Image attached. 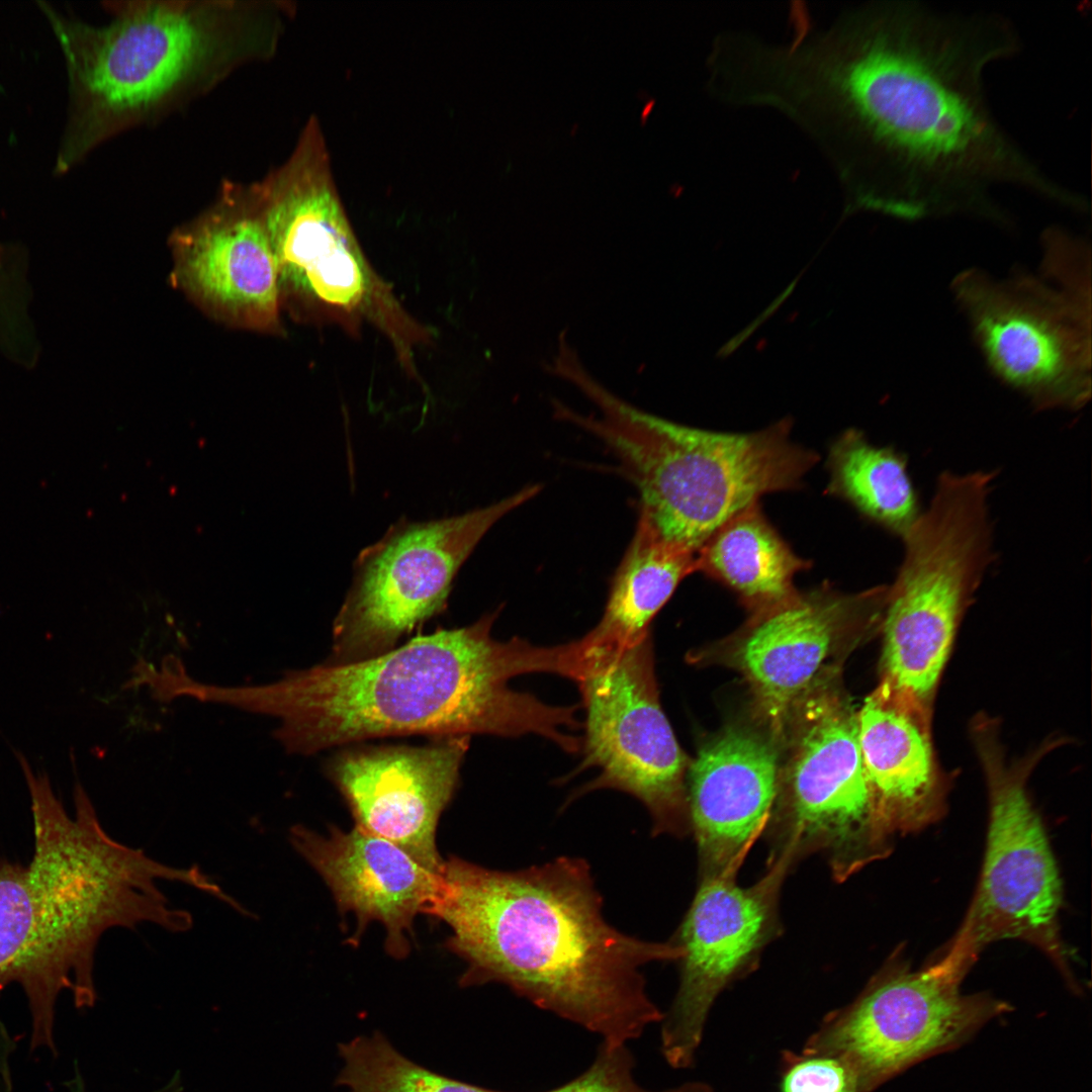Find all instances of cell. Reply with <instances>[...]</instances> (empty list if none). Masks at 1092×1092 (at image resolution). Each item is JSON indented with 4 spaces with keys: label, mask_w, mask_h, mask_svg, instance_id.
I'll list each match as a JSON object with an SVG mask.
<instances>
[{
    "label": "cell",
    "mask_w": 1092,
    "mask_h": 1092,
    "mask_svg": "<svg viewBox=\"0 0 1092 1092\" xmlns=\"http://www.w3.org/2000/svg\"><path fill=\"white\" fill-rule=\"evenodd\" d=\"M828 468L831 493L892 535L902 539L923 511L907 456L872 444L857 430L844 432L833 443Z\"/></svg>",
    "instance_id": "obj_24"
},
{
    "label": "cell",
    "mask_w": 1092,
    "mask_h": 1092,
    "mask_svg": "<svg viewBox=\"0 0 1092 1092\" xmlns=\"http://www.w3.org/2000/svg\"><path fill=\"white\" fill-rule=\"evenodd\" d=\"M887 593L886 584L855 594L823 584L753 615L731 662L749 682L775 735H782L793 707L840 639H862L881 627Z\"/></svg>",
    "instance_id": "obj_16"
},
{
    "label": "cell",
    "mask_w": 1092,
    "mask_h": 1092,
    "mask_svg": "<svg viewBox=\"0 0 1092 1092\" xmlns=\"http://www.w3.org/2000/svg\"><path fill=\"white\" fill-rule=\"evenodd\" d=\"M697 571L733 590L754 614L797 594L795 575L810 567L782 538L756 503L717 530L696 555Z\"/></svg>",
    "instance_id": "obj_23"
},
{
    "label": "cell",
    "mask_w": 1092,
    "mask_h": 1092,
    "mask_svg": "<svg viewBox=\"0 0 1092 1092\" xmlns=\"http://www.w3.org/2000/svg\"><path fill=\"white\" fill-rule=\"evenodd\" d=\"M498 611L466 627L419 635L374 657L292 671L261 687V712L282 719L276 737L288 751L302 754L385 736L531 733L578 752L581 739L566 731L579 726L576 706H550L509 685L533 672L572 678L571 643L494 639Z\"/></svg>",
    "instance_id": "obj_3"
},
{
    "label": "cell",
    "mask_w": 1092,
    "mask_h": 1092,
    "mask_svg": "<svg viewBox=\"0 0 1092 1092\" xmlns=\"http://www.w3.org/2000/svg\"><path fill=\"white\" fill-rule=\"evenodd\" d=\"M635 1061L625 1043L603 1042L590 1066L574 1079L544 1092H713L703 1082H688L661 1091H651L634 1077Z\"/></svg>",
    "instance_id": "obj_26"
},
{
    "label": "cell",
    "mask_w": 1092,
    "mask_h": 1092,
    "mask_svg": "<svg viewBox=\"0 0 1092 1092\" xmlns=\"http://www.w3.org/2000/svg\"><path fill=\"white\" fill-rule=\"evenodd\" d=\"M575 385L600 408L557 415L600 438L640 494V513L665 541L697 554L725 523L767 493L802 485L818 455L789 437L787 424L725 433L676 424L615 396L588 374Z\"/></svg>",
    "instance_id": "obj_6"
},
{
    "label": "cell",
    "mask_w": 1092,
    "mask_h": 1092,
    "mask_svg": "<svg viewBox=\"0 0 1092 1092\" xmlns=\"http://www.w3.org/2000/svg\"><path fill=\"white\" fill-rule=\"evenodd\" d=\"M969 969L944 953L922 970L894 971L827 1017L804 1051L842 1061L860 1092H872L917 1062L963 1043L1008 1009L990 996L961 992Z\"/></svg>",
    "instance_id": "obj_13"
},
{
    "label": "cell",
    "mask_w": 1092,
    "mask_h": 1092,
    "mask_svg": "<svg viewBox=\"0 0 1092 1092\" xmlns=\"http://www.w3.org/2000/svg\"><path fill=\"white\" fill-rule=\"evenodd\" d=\"M995 478L994 470L941 472L929 505L902 538L904 556L888 585L880 684L929 710L958 626L995 559Z\"/></svg>",
    "instance_id": "obj_8"
},
{
    "label": "cell",
    "mask_w": 1092,
    "mask_h": 1092,
    "mask_svg": "<svg viewBox=\"0 0 1092 1092\" xmlns=\"http://www.w3.org/2000/svg\"><path fill=\"white\" fill-rule=\"evenodd\" d=\"M696 553L662 539L641 517L614 575L603 616L577 640L584 658L621 651L647 636L680 581L697 571Z\"/></svg>",
    "instance_id": "obj_22"
},
{
    "label": "cell",
    "mask_w": 1092,
    "mask_h": 1092,
    "mask_svg": "<svg viewBox=\"0 0 1092 1092\" xmlns=\"http://www.w3.org/2000/svg\"><path fill=\"white\" fill-rule=\"evenodd\" d=\"M427 914L451 930L447 947L467 965L461 987L499 983L607 1043H627L664 1013L643 969L675 961V941L626 934L603 914L582 857L559 856L517 871L444 860Z\"/></svg>",
    "instance_id": "obj_2"
},
{
    "label": "cell",
    "mask_w": 1092,
    "mask_h": 1092,
    "mask_svg": "<svg viewBox=\"0 0 1092 1092\" xmlns=\"http://www.w3.org/2000/svg\"><path fill=\"white\" fill-rule=\"evenodd\" d=\"M973 728L989 793L986 851L974 899L946 952L971 967L985 945L1016 938L1040 948L1068 976L1061 880L1026 791L1032 765L1006 763L994 721L978 719Z\"/></svg>",
    "instance_id": "obj_10"
},
{
    "label": "cell",
    "mask_w": 1092,
    "mask_h": 1092,
    "mask_svg": "<svg viewBox=\"0 0 1092 1092\" xmlns=\"http://www.w3.org/2000/svg\"><path fill=\"white\" fill-rule=\"evenodd\" d=\"M285 288L317 315L356 328L368 321L413 366L423 331L374 272L341 202L321 126L312 117L289 158L250 184Z\"/></svg>",
    "instance_id": "obj_9"
},
{
    "label": "cell",
    "mask_w": 1092,
    "mask_h": 1092,
    "mask_svg": "<svg viewBox=\"0 0 1092 1092\" xmlns=\"http://www.w3.org/2000/svg\"><path fill=\"white\" fill-rule=\"evenodd\" d=\"M154 1092H178V1091L173 1090V1089H160V1090H156Z\"/></svg>",
    "instance_id": "obj_29"
},
{
    "label": "cell",
    "mask_w": 1092,
    "mask_h": 1092,
    "mask_svg": "<svg viewBox=\"0 0 1092 1092\" xmlns=\"http://www.w3.org/2000/svg\"><path fill=\"white\" fill-rule=\"evenodd\" d=\"M576 681L585 709L577 771L599 775L575 796L615 789L639 800L651 833L681 835L689 825V759L661 708L650 635L618 652L583 660Z\"/></svg>",
    "instance_id": "obj_12"
},
{
    "label": "cell",
    "mask_w": 1092,
    "mask_h": 1092,
    "mask_svg": "<svg viewBox=\"0 0 1092 1092\" xmlns=\"http://www.w3.org/2000/svg\"><path fill=\"white\" fill-rule=\"evenodd\" d=\"M336 1084L347 1092H505L435 1072L403 1056L380 1031L338 1044Z\"/></svg>",
    "instance_id": "obj_25"
},
{
    "label": "cell",
    "mask_w": 1092,
    "mask_h": 1092,
    "mask_svg": "<svg viewBox=\"0 0 1092 1092\" xmlns=\"http://www.w3.org/2000/svg\"><path fill=\"white\" fill-rule=\"evenodd\" d=\"M17 755L31 797L34 850L24 866L0 859V992L12 983L22 987L30 1050L57 1056L58 997L69 990L79 1009L96 1003L93 966L101 935L144 922L188 931L192 915L172 906L157 881L198 889L204 876L197 866H168L112 839L79 784L71 818L48 777L35 776Z\"/></svg>",
    "instance_id": "obj_4"
},
{
    "label": "cell",
    "mask_w": 1092,
    "mask_h": 1092,
    "mask_svg": "<svg viewBox=\"0 0 1092 1092\" xmlns=\"http://www.w3.org/2000/svg\"><path fill=\"white\" fill-rule=\"evenodd\" d=\"M470 736L439 737L421 747L348 750L329 765L355 827L386 839L440 873L436 832L459 782Z\"/></svg>",
    "instance_id": "obj_17"
},
{
    "label": "cell",
    "mask_w": 1092,
    "mask_h": 1092,
    "mask_svg": "<svg viewBox=\"0 0 1092 1092\" xmlns=\"http://www.w3.org/2000/svg\"><path fill=\"white\" fill-rule=\"evenodd\" d=\"M175 243L179 279L196 296L251 324L276 322L277 263L249 185L225 181L216 204Z\"/></svg>",
    "instance_id": "obj_20"
},
{
    "label": "cell",
    "mask_w": 1092,
    "mask_h": 1092,
    "mask_svg": "<svg viewBox=\"0 0 1092 1092\" xmlns=\"http://www.w3.org/2000/svg\"><path fill=\"white\" fill-rule=\"evenodd\" d=\"M931 713L882 684L857 712L863 767L888 835L920 829L944 809L946 785L934 756Z\"/></svg>",
    "instance_id": "obj_21"
},
{
    "label": "cell",
    "mask_w": 1092,
    "mask_h": 1092,
    "mask_svg": "<svg viewBox=\"0 0 1092 1092\" xmlns=\"http://www.w3.org/2000/svg\"><path fill=\"white\" fill-rule=\"evenodd\" d=\"M780 1092H860L854 1073L835 1057L804 1051L783 1054Z\"/></svg>",
    "instance_id": "obj_27"
},
{
    "label": "cell",
    "mask_w": 1092,
    "mask_h": 1092,
    "mask_svg": "<svg viewBox=\"0 0 1092 1092\" xmlns=\"http://www.w3.org/2000/svg\"><path fill=\"white\" fill-rule=\"evenodd\" d=\"M39 5L70 79L72 109L59 170L268 57L279 21L278 9L259 1H118L99 25Z\"/></svg>",
    "instance_id": "obj_5"
},
{
    "label": "cell",
    "mask_w": 1092,
    "mask_h": 1092,
    "mask_svg": "<svg viewBox=\"0 0 1092 1092\" xmlns=\"http://www.w3.org/2000/svg\"><path fill=\"white\" fill-rule=\"evenodd\" d=\"M540 489L530 485L455 517L393 524L355 561L352 585L334 621L329 661L348 663L382 654L442 612L456 573L485 533Z\"/></svg>",
    "instance_id": "obj_11"
},
{
    "label": "cell",
    "mask_w": 1092,
    "mask_h": 1092,
    "mask_svg": "<svg viewBox=\"0 0 1092 1092\" xmlns=\"http://www.w3.org/2000/svg\"><path fill=\"white\" fill-rule=\"evenodd\" d=\"M294 849L326 882L342 913L352 912L356 944L371 921L383 924L385 947L396 959L410 951L408 935L415 917L427 914L440 886L436 873L398 845L354 826L350 831L330 827L321 835L302 825L292 826Z\"/></svg>",
    "instance_id": "obj_18"
},
{
    "label": "cell",
    "mask_w": 1092,
    "mask_h": 1092,
    "mask_svg": "<svg viewBox=\"0 0 1092 1092\" xmlns=\"http://www.w3.org/2000/svg\"><path fill=\"white\" fill-rule=\"evenodd\" d=\"M779 768L776 745L741 727L724 729L690 761L688 817L705 876L735 874L770 813Z\"/></svg>",
    "instance_id": "obj_19"
},
{
    "label": "cell",
    "mask_w": 1092,
    "mask_h": 1092,
    "mask_svg": "<svg viewBox=\"0 0 1092 1092\" xmlns=\"http://www.w3.org/2000/svg\"><path fill=\"white\" fill-rule=\"evenodd\" d=\"M15 1050L16 1040L0 1018V1092L12 1091L11 1059Z\"/></svg>",
    "instance_id": "obj_28"
},
{
    "label": "cell",
    "mask_w": 1092,
    "mask_h": 1092,
    "mask_svg": "<svg viewBox=\"0 0 1092 1092\" xmlns=\"http://www.w3.org/2000/svg\"><path fill=\"white\" fill-rule=\"evenodd\" d=\"M1036 273L1004 279L969 268L953 298L992 372L1037 411L1082 408L1091 396V250L1060 226L1041 235Z\"/></svg>",
    "instance_id": "obj_7"
},
{
    "label": "cell",
    "mask_w": 1092,
    "mask_h": 1092,
    "mask_svg": "<svg viewBox=\"0 0 1092 1092\" xmlns=\"http://www.w3.org/2000/svg\"><path fill=\"white\" fill-rule=\"evenodd\" d=\"M788 857L750 888L735 874L705 876L678 930L679 986L661 1020L660 1051L672 1068L693 1064L715 999L765 939Z\"/></svg>",
    "instance_id": "obj_15"
},
{
    "label": "cell",
    "mask_w": 1092,
    "mask_h": 1092,
    "mask_svg": "<svg viewBox=\"0 0 1092 1092\" xmlns=\"http://www.w3.org/2000/svg\"><path fill=\"white\" fill-rule=\"evenodd\" d=\"M788 785L799 839L825 847L840 878L887 848L867 780L857 712L840 690L817 680L797 701Z\"/></svg>",
    "instance_id": "obj_14"
},
{
    "label": "cell",
    "mask_w": 1092,
    "mask_h": 1092,
    "mask_svg": "<svg viewBox=\"0 0 1092 1092\" xmlns=\"http://www.w3.org/2000/svg\"><path fill=\"white\" fill-rule=\"evenodd\" d=\"M790 16L785 42L758 37L746 49L738 96L744 107L783 114L815 143L842 186L846 214L1004 226L1011 217L995 198L1003 186L1083 207L988 102L987 68L1023 46L1008 16L914 0L867 2L820 26L801 4Z\"/></svg>",
    "instance_id": "obj_1"
}]
</instances>
